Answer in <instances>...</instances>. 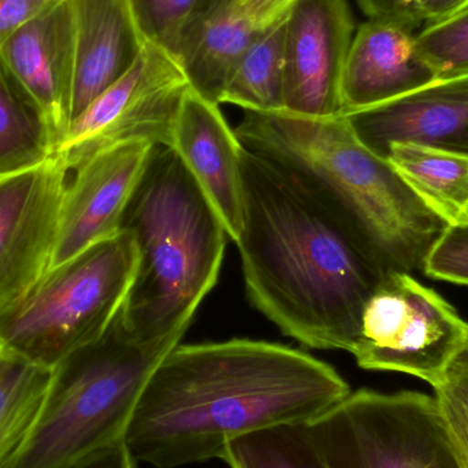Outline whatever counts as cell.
Listing matches in <instances>:
<instances>
[{
  "label": "cell",
  "instance_id": "cell-2",
  "mask_svg": "<svg viewBox=\"0 0 468 468\" xmlns=\"http://www.w3.org/2000/svg\"><path fill=\"white\" fill-rule=\"evenodd\" d=\"M239 167L234 242L250 302L308 348L351 352L366 303L389 270L280 165L242 145Z\"/></svg>",
  "mask_w": 468,
  "mask_h": 468
},
{
  "label": "cell",
  "instance_id": "cell-25",
  "mask_svg": "<svg viewBox=\"0 0 468 468\" xmlns=\"http://www.w3.org/2000/svg\"><path fill=\"white\" fill-rule=\"evenodd\" d=\"M415 48L437 79L468 74V7L415 35Z\"/></svg>",
  "mask_w": 468,
  "mask_h": 468
},
{
  "label": "cell",
  "instance_id": "cell-27",
  "mask_svg": "<svg viewBox=\"0 0 468 468\" xmlns=\"http://www.w3.org/2000/svg\"><path fill=\"white\" fill-rule=\"evenodd\" d=\"M423 272L433 280L468 286V227L445 229L431 248Z\"/></svg>",
  "mask_w": 468,
  "mask_h": 468
},
{
  "label": "cell",
  "instance_id": "cell-8",
  "mask_svg": "<svg viewBox=\"0 0 468 468\" xmlns=\"http://www.w3.org/2000/svg\"><path fill=\"white\" fill-rule=\"evenodd\" d=\"M468 324L410 272L389 270L366 303L349 354L365 370L409 374L434 387Z\"/></svg>",
  "mask_w": 468,
  "mask_h": 468
},
{
  "label": "cell",
  "instance_id": "cell-18",
  "mask_svg": "<svg viewBox=\"0 0 468 468\" xmlns=\"http://www.w3.org/2000/svg\"><path fill=\"white\" fill-rule=\"evenodd\" d=\"M68 5L73 29V121L131 68L145 38L129 0H68Z\"/></svg>",
  "mask_w": 468,
  "mask_h": 468
},
{
  "label": "cell",
  "instance_id": "cell-29",
  "mask_svg": "<svg viewBox=\"0 0 468 468\" xmlns=\"http://www.w3.org/2000/svg\"><path fill=\"white\" fill-rule=\"evenodd\" d=\"M368 19L393 22L414 32L423 19L412 0H357Z\"/></svg>",
  "mask_w": 468,
  "mask_h": 468
},
{
  "label": "cell",
  "instance_id": "cell-9",
  "mask_svg": "<svg viewBox=\"0 0 468 468\" xmlns=\"http://www.w3.org/2000/svg\"><path fill=\"white\" fill-rule=\"evenodd\" d=\"M189 87L180 59L145 41L131 68L73 118L55 155L74 172L117 145L145 142L170 147Z\"/></svg>",
  "mask_w": 468,
  "mask_h": 468
},
{
  "label": "cell",
  "instance_id": "cell-12",
  "mask_svg": "<svg viewBox=\"0 0 468 468\" xmlns=\"http://www.w3.org/2000/svg\"><path fill=\"white\" fill-rule=\"evenodd\" d=\"M154 147L145 142L117 145L71 172L49 269L121 232L123 214Z\"/></svg>",
  "mask_w": 468,
  "mask_h": 468
},
{
  "label": "cell",
  "instance_id": "cell-19",
  "mask_svg": "<svg viewBox=\"0 0 468 468\" xmlns=\"http://www.w3.org/2000/svg\"><path fill=\"white\" fill-rule=\"evenodd\" d=\"M387 161L448 228L468 227V155L399 143Z\"/></svg>",
  "mask_w": 468,
  "mask_h": 468
},
{
  "label": "cell",
  "instance_id": "cell-32",
  "mask_svg": "<svg viewBox=\"0 0 468 468\" xmlns=\"http://www.w3.org/2000/svg\"><path fill=\"white\" fill-rule=\"evenodd\" d=\"M412 2L415 3V5H417L418 10H420V5H422L423 0H412Z\"/></svg>",
  "mask_w": 468,
  "mask_h": 468
},
{
  "label": "cell",
  "instance_id": "cell-1",
  "mask_svg": "<svg viewBox=\"0 0 468 468\" xmlns=\"http://www.w3.org/2000/svg\"><path fill=\"white\" fill-rule=\"evenodd\" d=\"M351 393L327 363L281 344H178L148 379L123 441L137 463L177 468L224 458L255 431L308 423Z\"/></svg>",
  "mask_w": 468,
  "mask_h": 468
},
{
  "label": "cell",
  "instance_id": "cell-4",
  "mask_svg": "<svg viewBox=\"0 0 468 468\" xmlns=\"http://www.w3.org/2000/svg\"><path fill=\"white\" fill-rule=\"evenodd\" d=\"M121 229L139 250L114 324L134 343L172 351L216 286L229 239L178 154L155 145Z\"/></svg>",
  "mask_w": 468,
  "mask_h": 468
},
{
  "label": "cell",
  "instance_id": "cell-23",
  "mask_svg": "<svg viewBox=\"0 0 468 468\" xmlns=\"http://www.w3.org/2000/svg\"><path fill=\"white\" fill-rule=\"evenodd\" d=\"M308 423L274 426L233 440L222 461L230 468H329Z\"/></svg>",
  "mask_w": 468,
  "mask_h": 468
},
{
  "label": "cell",
  "instance_id": "cell-33",
  "mask_svg": "<svg viewBox=\"0 0 468 468\" xmlns=\"http://www.w3.org/2000/svg\"><path fill=\"white\" fill-rule=\"evenodd\" d=\"M0 349H2V344H0Z\"/></svg>",
  "mask_w": 468,
  "mask_h": 468
},
{
  "label": "cell",
  "instance_id": "cell-31",
  "mask_svg": "<svg viewBox=\"0 0 468 468\" xmlns=\"http://www.w3.org/2000/svg\"><path fill=\"white\" fill-rule=\"evenodd\" d=\"M468 7V0H423L420 7V16L428 24L442 21Z\"/></svg>",
  "mask_w": 468,
  "mask_h": 468
},
{
  "label": "cell",
  "instance_id": "cell-21",
  "mask_svg": "<svg viewBox=\"0 0 468 468\" xmlns=\"http://www.w3.org/2000/svg\"><path fill=\"white\" fill-rule=\"evenodd\" d=\"M285 24L283 18L242 55L222 92L221 103L234 104L244 112H283Z\"/></svg>",
  "mask_w": 468,
  "mask_h": 468
},
{
  "label": "cell",
  "instance_id": "cell-11",
  "mask_svg": "<svg viewBox=\"0 0 468 468\" xmlns=\"http://www.w3.org/2000/svg\"><path fill=\"white\" fill-rule=\"evenodd\" d=\"M355 22L348 0H296L285 24V109L307 118L343 115L341 81Z\"/></svg>",
  "mask_w": 468,
  "mask_h": 468
},
{
  "label": "cell",
  "instance_id": "cell-15",
  "mask_svg": "<svg viewBox=\"0 0 468 468\" xmlns=\"http://www.w3.org/2000/svg\"><path fill=\"white\" fill-rule=\"evenodd\" d=\"M296 0H202L183 44L181 65L197 93L221 104L242 55L286 18Z\"/></svg>",
  "mask_w": 468,
  "mask_h": 468
},
{
  "label": "cell",
  "instance_id": "cell-17",
  "mask_svg": "<svg viewBox=\"0 0 468 468\" xmlns=\"http://www.w3.org/2000/svg\"><path fill=\"white\" fill-rule=\"evenodd\" d=\"M437 80L415 48V33L367 19L355 32L341 81L343 115L370 109Z\"/></svg>",
  "mask_w": 468,
  "mask_h": 468
},
{
  "label": "cell",
  "instance_id": "cell-3",
  "mask_svg": "<svg viewBox=\"0 0 468 468\" xmlns=\"http://www.w3.org/2000/svg\"><path fill=\"white\" fill-rule=\"evenodd\" d=\"M234 133L245 148L296 178L373 250L385 269L423 271L447 225L387 159L357 139L344 115L245 112Z\"/></svg>",
  "mask_w": 468,
  "mask_h": 468
},
{
  "label": "cell",
  "instance_id": "cell-10",
  "mask_svg": "<svg viewBox=\"0 0 468 468\" xmlns=\"http://www.w3.org/2000/svg\"><path fill=\"white\" fill-rule=\"evenodd\" d=\"M71 172L57 155L0 181V311L46 274Z\"/></svg>",
  "mask_w": 468,
  "mask_h": 468
},
{
  "label": "cell",
  "instance_id": "cell-5",
  "mask_svg": "<svg viewBox=\"0 0 468 468\" xmlns=\"http://www.w3.org/2000/svg\"><path fill=\"white\" fill-rule=\"evenodd\" d=\"M170 351L142 346L114 324L52 368L37 420L8 468H70L122 441L154 370Z\"/></svg>",
  "mask_w": 468,
  "mask_h": 468
},
{
  "label": "cell",
  "instance_id": "cell-6",
  "mask_svg": "<svg viewBox=\"0 0 468 468\" xmlns=\"http://www.w3.org/2000/svg\"><path fill=\"white\" fill-rule=\"evenodd\" d=\"M139 250L126 230L96 242L46 274L0 311V344L32 365L52 368L101 340L133 282Z\"/></svg>",
  "mask_w": 468,
  "mask_h": 468
},
{
  "label": "cell",
  "instance_id": "cell-26",
  "mask_svg": "<svg viewBox=\"0 0 468 468\" xmlns=\"http://www.w3.org/2000/svg\"><path fill=\"white\" fill-rule=\"evenodd\" d=\"M129 3L145 41L178 58L184 36L202 0H129Z\"/></svg>",
  "mask_w": 468,
  "mask_h": 468
},
{
  "label": "cell",
  "instance_id": "cell-7",
  "mask_svg": "<svg viewBox=\"0 0 468 468\" xmlns=\"http://www.w3.org/2000/svg\"><path fill=\"white\" fill-rule=\"evenodd\" d=\"M308 428L329 468H464L420 392L356 390Z\"/></svg>",
  "mask_w": 468,
  "mask_h": 468
},
{
  "label": "cell",
  "instance_id": "cell-24",
  "mask_svg": "<svg viewBox=\"0 0 468 468\" xmlns=\"http://www.w3.org/2000/svg\"><path fill=\"white\" fill-rule=\"evenodd\" d=\"M433 390L442 425L459 459L468 468V327L463 343L445 366Z\"/></svg>",
  "mask_w": 468,
  "mask_h": 468
},
{
  "label": "cell",
  "instance_id": "cell-22",
  "mask_svg": "<svg viewBox=\"0 0 468 468\" xmlns=\"http://www.w3.org/2000/svg\"><path fill=\"white\" fill-rule=\"evenodd\" d=\"M54 155L48 128L0 65V181L36 169Z\"/></svg>",
  "mask_w": 468,
  "mask_h": 468
},
{
  "label": "cell",
  "instance_id": "cell-14",
  "mask_svg": "<svg viewBox=\"0 0 468 468\" xmlns=\"http://www.w3.org/2000/svg\"><path fill=\"white\" fill-rule=\"evenodd\" d=\"M344 117L357 139L385 159L399 143L468 155V74L434 80L400 98Z\"/></svg>",
  "mask_w": 468,
  "mask_h": 468
},
{
  "label": "cell",
  "instance_id": "cell-20",
  "mask_svg": "<svg viewBox=\"0 0 468 468\" xmlns=\"http://www.w3.org/2000/svg\"><path fill=\"white\" fill-rule=\"evenodd\" d=\"M52 370L0 349V468H8L27 441L48 390Z\"/></svg>",
  "mask_w": 468,
  "mask_h": 468
},
{
  "label": "cell",
  "instance_id": "cell-13",
  "mask_svg": "<svg viewBox=\"0 0 468 468\" xmlns=\"http://www.w3.org/2000/svg\"><path fill=\"white\" fill-rule=\"evenodd\" d=\"M0 65L46 123L57 151L70 126L73 101V29L68 0L16 30L0 48Z\"/></svg>",
  "mask_w": 468,
  "mask_h": 468
},
{
  "label": "cell",
  "instance_id": "cell-30",
  "mask_svg": "<svg viewBox=\"0 0 468 468\" xmlns=\"http://www.w3.org/2000/svg\"><path fill=\"white\" fill-rule=\"evenodd\" d=\"M137 462L129 452L125 441H118L96 451L70 468H136Z\"/></svg>",
  "mask_w": 468,
  "mask_h": 468
},
{
  "label": "cell",
  "instance_id": "cell-16",
  "mask_svg": "<svg viewBox=\"0 0 468 468\" xmlns=\"http://www.w3.org/2000/svg\"><path fill=\"white\" fill-rule=\"evenodd\" d=\"M170 147L207 197L230 239L242 227V145L219 104L189 87L183 99Z\"/></svg>",
  "mask_w": 468,
  "mask_h": 468
},
{
  "label": "cell",
  "instance_id": "cell-28",
  "mask_svg": "<svg viewBox=\"0 0 468 468\" xmlns=\"http://www.w3.org/2000/svg\"><path fill=\"white\" fill-rule=\"evenodd\" d=\"M60 0H0V48L25 24Z\"/></svg>",
  "mask_w": 468,
  "mask_h": 468
}]
</instances>
